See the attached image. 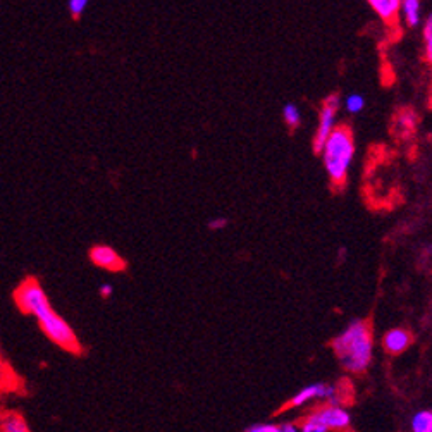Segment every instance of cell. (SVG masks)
<instances>
[{"label":"cell","instance_id":"obj_9","mask_svg":"<svg viewBox=\"0 0 432 432\" xmlns=\"http://www.w3.org/2000/svg\"><path fill=\"white\" fill-rule=\"evenodd\" d=\"M0 431L2 432H28L26 420L19 412L0 410Z\"/></svg>","mask_w":432,"mask_h":432},{"label":"cell","instance_id":"obj_14","mask_svg":"<svg viewBox=\"0 0 432 432\" xmlns=\"http://www.w3.org/2000/svg\"><path fill=\"white\" fill-rule=\"evenodd\" d=\"M364 107H365V100L364 97L358 95V93H353V95H350L348 99H346V109H348L352 114H357V112H360Z\"/></svg>","mask_w":432,"mask_h":432},{"label":"cell","instance_id":"obj_19","mask_svg":"<svg viewBox=\"0 0 432 432\" xmlns=\"http://www.w3.org/2000/svg\"><path fill=\"white\" fill-rule=\"evenodd\" d=\"M100 297L105 298V300L112 297V286H111V284H102V286H100Z\"/></svg>","mask_w":432,"mask_h":432},{"label":"cell","instance_id":"obj_2","mask_svg":"<svg viewBox=\"0 0 432 432\" xmlns=\"http://www.w3.org/2000/svg\"><path fill=\"white\" fill-rule=\"evenodd\" d=\"M372 329L365 321H355L345 333L333 340V350L338 360L346 371L355 374L367 371L372 360Z\"/></svg>","mask_w":432,"mask_h":432},{"label":"cell","instance_id":"obj_16","mask_svg":"<svg viewBox=\"0 0 432 432\" xmlns=\"http://www.w3.org/2000/svg\"><path fill=\"white\" fill-rule=\"evenodd\" d=\"M90 0H69L68 6H69V13L73 14V18L78 19L81 14L85 13V9L88 7Z\"/></svg>","mask_w":432,"mask_h":432},{"label":"cell","instance_id":"obj_3","mask_svg":"<svg viewBox=\"0 0 432 432\" xmlns=\"http://www.w3.org/2000/svg\"><path fill=\"white\" fill-rule=\"evenodd\" d=\"M321 154L324 157V167L331 181L336 186H343L346 176H348L352 159L355 155V142H353L352 130L345 124L333 128L328 140L324 142Z\"/></svg>","mask_w":432,"mask_h":432},{"label":"cell","instance_id":"obj_1","mask_svg":"<svg viewBox=\"0 0 432 432\" xmlns=\"http://www.w3.org/2000/svg\"><path fill=\"white\" fill-rule=\"evenodd\" d=\"M21 312L23 315H35L38 324H40V329L44 331L45 336L54 345L61 346L62 350L75 353V355H80L83 352L75 331L52 309L42 286L31 288L28 293H26Z\"/></svg>","mask_w":432,"mask_h":432},{"label":"cell","instance_id":"obj_13","mask_svg":"<svg viewBox=\"0 0 432 432\" xmlns=\"http://www.w3.org/2000/svg\"><path fill=\"white\" fill-rule=\"evenodd\" d=\"M283 118H284V123H286L288 126L291 128V130H295V128L300 126V121H302V114H300L297 105L288 104L286 107L283 109Z\"/></svg>","mask_w":432,"mask_h":432},{"label":"cell","instance_id":"obj_17","mask_svg":"<svg viewBox=\"0 0 432 432\" xmlns=\"http://www.w3.org/2000/svg\"><path fill=\"white\" fill-rule=\"evenodd\" d=\"M248 432H281V429L276 424H257L248 427Z\"/></svg>","mask_w":432,"mask_h":432},{"label":"cell","instance_id":"obj_15","mask_svg":"<svg viewBox=\"0 0 432 432\" xmlns=\"http://www.w3.org/2000/svg\"><path fill=\"white\" fill-rule=\"evenodd\" d=\"M424 44H426V57L431 61L432 56V19L427 18L426 25H424Z\"/></svg>","mask_w":432,"mask_h":432},{"label":"cell","instance_id":"obj_4","mask_svg":"<svg viewBox=\"0 0 432 432\" xmlns=\"http://www.w3.org/2000/svg\"><path fill=\"white\" fill-rule=\"evenodd\" d=\"M348 412L340 405H326V407L317 408L302 422L303 432H329V431H346L350 429Z\"/></svg>","mask_w":432,"mask_h":432},{"label":"cell","instance_id":"obj_10","mask_svg":"<svg viewBox=\"0 0 432 432\" xmlns=\"http://www.w3.org/2000/svg\"><path fill=\"white\" fill-rule=\"evenodd\" d=\"M367 2L372 11H376V14L386 23L396 21V18H398L402 0H367Z\"/></svg>","mask_w":432,"mask_h":432},{"label":"cell","instance_id":"obj_11","mask_svg":"<svg viewBox=\"0 0 432 432\" xmlns=\"http://www.w3.org/2000/svg\"><path fill=\"white\" fill-rule=\"evenodd\" d=\"M420 9H422V4L420 0H402L400 2V11H403L405 21L408 26H417L420 23Z\"/></svg>","mask_w":432,"mask_h":432},{"label":"cell","instance_id":"obj_8","mask_svg":"<svg viewBox=\"0 0 432 432\" xmlns=\"http://www.w3.org/2000/svg\"><path fill=\"white\" fill-rule=\"evenodd\" d=\"M414 343V334L407 329H393L384 336V350L391 355H400V353L407 352Z\"/></svg>","mask_w":432,"mask_h":432},{"label":"cell","instance_id":"obj_5","mask_svg":"<svg viewBox=\"0 0 432 432\" xmlns=\"http://www.w3.org/2000/svg\"><path fill=\"white\" fill-rule=\"evenodd\" d=\"M338 111H340V97L338 95H329L324 100L321 109V118H319V128L317 135L314 136V152L315 154H321L324 142L328 140V136L334 128V119H336Z\"/></svg>","mask_w":432,"mask_h":432},{"label":"cell","instance_id":"obj_20","mask_svg":"<svg viewBox=\"0 0 432 432\" xmlns=\"http://www.w3.org/2000/svg\"><path fill=\"white\" fill-rule=\"evenodd\" d=\"M279 429H281V432H297L298 427L293 426V424H283V426H279Z\"/></svg>","mask_w":432,"mask_h":432},{"label":"cell","instance_id":"obj_12","mask_svg":"<svg viewBox=\"0 0 432 432\" xmlns=\"http://www.w3.org/2000/svg\"><path fill=\"white\" fill-rule=\"evenodd\" d=\"M412 429L415 432H431L432 431V414L429 410H422L412 420Z\"/></svg>","mask_w":432,"mask_h":432},{"label":"cell","instance_id":"obj_7","mask_svg":"<svg viewBox=\"0 0 432 432\" xmlns=\"http://www.w3.org/2000/svg\"><path fill=\"white\" fill-rule=\"evenodd\" d=\"M25 384L23 379L14 371L13 365L9 364L6 357H4L2 350H0V395H7V393H23Z\"/></svg>","mask_w":432,"mask_h":432},{"label":"cell","instance_id":"obj_18","mask_svg":"<svg viewBox=\"0 0 432 432\" xmlns=\"http://www.w3.org/2000/svg\"><path fill=\"white\" fill-rule=\"evenodd\" d=\"M226 226H228V219H226V217H216V219H212L209 223V229H212V231H221V229H224Z\"/></svg>","mask_w":432,"mask_h":432},{"label":"cell","instance_id":"obj_6","mask_svg":"<svg viewBox=\"0 0 432 432\" xmlns=\"http://www.w3.org/2000/svg\"><path fill=\"white\" fill-rule=\"evenodd\" d=\"M90 260H92L95 266L107 269L112 272H121L126 269V262L121 259L119 254L116 250H112L111 247H105V245H97L90 250Z\"/></svg>","mask_w":432,"mask_h":432}]
</instances>
